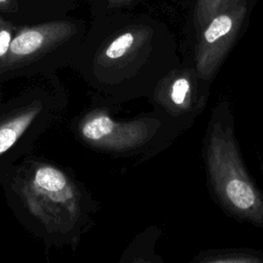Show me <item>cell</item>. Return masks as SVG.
<instances>
[{
	"label": "cell",
	"instance_id": "cell-6",
	"mask_svg": "<svg viewBox=\"0 0 263 263\" xmlns=\"http://www.w3.org/2000/svg\"><path fill=\"white\" fill-rule=\"evenodd\" d=\"M80 38L81 28L66 20L17 26L0 63V87L11 79L53 74L71 67L81 45Z\"/></svg>",
	"mask_w": 263,
	"mask_h": 263
},
{
	"label": "cell",
	"instance_id": "cell-13",
	"mask_svg": "<svg viewBox=\"0 0 263 263\" xmlns=\"http://www.w3.org/2000/svg\"><path fill=\"white\" fill-rule=\"evenodd\" d=\"M16 10V0H0V11L13 12Z\"/></svg>",
	"mask_w": 263,
	"mask_h": 263
},
{
	"label": "cell",
	"instance_id": "cell-5",
	"mask_svg": "<svg viewBox=\"0 0 263 263\" xmlns=\"http://www.w3.org/2000/svg\"><path fill=\"white\" fill-rule=\"evenodd\" d=\"M68 104L57 73L32 77L13 97L0 100V176L32 153L40 137L64 118Z\"/></svg>",
	"mask_w": 263,
	"mask_h": 263
},
{
	"label": "cell",
	"instance_id": "cell-1",
	"mask_svg": "<svg viewBox=\"0 0 263 263\" xmlns=\"http://www.w3.org/2000/svg\"><path fill=\"white\" fill-rule=\"evenodd\" d=\"M18 223L49 248L75 250L95 225L99 203L74 171L29 154L0 176Z\"/></svg>",
	"mask_w": 263,
	"mask_h": 263
},
{
	"label": "cell",
	"instance_id": "cell-11",
	"mask_svg": "<svg viewBox=\"0 0 263 263\" xmlns=\"http://www.w3.org/2000/svg\"><path fill=\"white\" fill-rule=\"evenodd\" d=\"M246 2L247 0H197L193 15V23L196 34L213 16L219 12Z\"/></svg>",
	"mask_w": 263,
	"mask_h": 263
},
{
	"label": "cell",
	"instance_id": "cell-8",
	"mask_svg": "<svg viewBox=\"0 0 263 263\" xmlns=\"http://www.w3.org/2000/svg\"><path fill=\"white\" fill-rule=\"evenodd\" d=\"M247 14L246 3L219 12L196 34L192 57L186 60L212 83L233 46Z\"/></svg>",
	"mask_w": 263,
	"mask_h": 263
},
{
	"label": "cell",
	"instance_id": "cell-3",
	"mask_svg": "<svg viewBox=\"0 0 263 263\" xmlns=\"http://www.w3.org/2000/svg\"><path fill=\"white\" fill-rule=\"evenodd\" d=\"M69 130L90 151L138 163L158 155L186 132L154 110L117 118L113 110L92 102L71 119Z\"/></svg>",
	"mask_w": 263,
	"mask_h": 263
},
{
	"label": "cell",
	"instance_id": "cell-14",
	"mask_svg": "<svg viewBox=\"0 0 263 263\" xmlns=\"http://www.w3.org/2000/svg\"><path fill=\"white\" fill-rule=\"evenodd\" d=\"M134 0H108V5L110 7H119L133 2Z\"/></svg>",
	"mask_w": 263,
	"mask_h": 263
},
{
	"label": "cell",
	"instance_id": "cell-12",
	"mask_svg": "<svg viewBox=\"0 0 263 263\" xmlns=\"http://www.w3.org/2000/svg\"><path fill=\"white\" fill-rule=\"evenodd\" d=\"M16 27L13 22L0 15V63L4 60L9 50Z\"/></svg>",
	"mask_w": 263,
	"mask_h": 263
},
{
	"label": "cell",
	"instance_id": "cell-7",
	"mask_svg": "<svg viewBox=\"0 0 263 263\" xmlns=\"http://www.w3.org/2000/svg\"><path fill=\"white\" fill-rule=\"evenodd\" d=\"M210 86L192 64L184 61L160 79L147 100L152 110L187 130L205 108Z\"/></svg>",
	"mask_w": 263,
	"mask_h": 263
},
{
	"label": "cell",
	"instance_id": "cell-2",
	"mask_svg": "<svg viewBox=\"0 0 263 263\" xmlns=\"http://www.w3.org/2000/svg\"><path fill=\"white\" fill-rule=\"evenodd\" d=\"M180 64L153 26L133 23L81 43L71 68L89 87L92 103L118 113L123 104L147 99Z\"/></svg>",
	"mask_w": 263,
	"mask_h": 263
},
{
	"label": "cell",
	"instance_id": "cell-4",
	"mask_svg": "<svg viewBox=\"0 0 263 263\" xmlns=\"http://www.w3.org/2000/svg\"><path fill=\"white\" fill-rule=\"evenodd\" d=\"M203 155L211 190L223 210L238 221L263 229V194L242 160L226 99H221L211 113Z\"/></svg>",
	"mask_w": 263,
	"mask_h": 263
},
{
	"label": "cell",
	"instance_id": "cell-10",
	"mask_svg": "<svg viewBox=\"0 0 263 263\" xmlns=\"http://www.w3.org/2000/svg\"><path fill=\"white\" fill-rule=\"evenodd\" d=\"M197 263H263V253L253 249H215L198 253L192 260Z\"/></svg>",
	"mask_w": 263,
	"mask_h": 263
},
{
	"label": "cell",
	"instance_id": "cell-9",
	"mask_svg": "<svg viewBox=\"0 0 263 263\" xmlns=\"http://www.w3.org/2000/svg\"><path fill=\"white\" fill-rule=\"evenodd\" d=\"M161 234L157 226H150L137 234L123 251L120 263H159L162 259L155 253L156 241Z\"/></svg>",
	"mask_w": 263,
	"mask_h": 263
}]
</instances>
